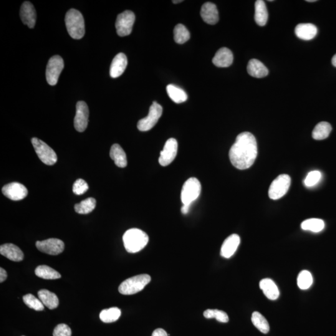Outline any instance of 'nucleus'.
Segmentation results:
<instances>
[{
	"instance_id": "nucleus-1",
	"label": "nucleus",
	"mask_w": 336,
	"mask_h": 336,
	"mask_svg": "<svg viewBox=\"0 0 336 336\" xmlns=\"http://www.w3.org/2000/svg\"><path fill=\"white\" fill-rule=\"evenodd\" d=\"M257 154V143L255 136L251 133L243 132L237 136L230 150L229 158L232 165L244 170L254 165Z\"/></svg>"
},
{
	"instance_id": "nucleus-2",
	"label": "nucleus",
	"mask_w": 336,
	"mask_h": 336,
	"mask_svg": "<svg viewBox=\"0 0 336 336\" xmlns=\"http://www.w3.org/2000/svg\"><path fill=\"white\" fill-rule=\"evenodd\" d=\"M123 241L126 251L135 254L145 248L148 243L149 237L140 229H131L123 235Z\"/></svg>"
},
{
	"instance_id": "nucleus-3",
	"label": "nucleus",
	"mask_w": 336,
	"mask_h": 336,
	"mask_svg": "<svg viewBox=\"0 0 336 336\" xmlns=\"http://www.w3.org/2000/svg\"><path fill=\"white\" fill-rule=\"evenodd\" d=\"M67 30L73 39H80L85 34V23L81 12L77 9H70L65 17Z\"/></svg>"
},
{
	"instance_id": "nucleus-4",
	"label": "nucleus",
	"mask_w": 336,
	"mask_h": 336,
	"mask_svg": "<svg viewBox=\"0 0 336 336\" xmlns=\"http://www.w3.org/2000/svg\"><path fill=\"white\" fill-rule=\"evenodd\" d=\"M151 277L147 274L139 275L125 280L118 288L122 295H131L142 291L151 282Z\"/></svg>"
},
{
	"instance_id": "nucleus-5",
	"label": "nucleus",
	"mask_w": 336,
	"mask_h": 336,
	"mask_svg": "<svg viewBox=\"0 0 336 336\" xmlns=\"http://www.w3.org/2000/svg\"><path fill=\"white\" fill-rule=\"evenodd\" d=\"M201 192L200 181L196 178H191L184 183L182 188L181 199L183 205L191 206L199 198Z\"/></svg>"
},
{
	"instance_id": "nucleus-6",
	"label": "nucleus",
	"mask_w": 336,
	"mask_h": 336,
	"mask_svg": "<svg viewBox=\"0 0 336 336\" xmlns=\"http://www.w3.org/2000/svg\"><path fill=\"white\" fill-rule=\"evenodd\" d=\"M31 142L37 156L43 163L46 165L52 166L57 162L56 153L44 141L37 138H32Z\"/></svg>"
},
{
	"instance_id": "nucleus-7",
	"label": "nucleus",
	"mask_w": 336,
	"mask_h": 336,
	"mask_svg": "<svg viewBox=\"0 0 336 336\" xmlns=\"http://www.w3.org/2000/svg\"><path fill=\"white\" fill-rule=\"evenodd\" d=\"M291 184V178L288 174H281L277 177L270 185L269 195L273 200H277L287 194Z\"/></svg>"
},
{
	"instance_id": "nucleus-8",
	"label": "nucleus",
	"mask_w": 336,
	"mask_h": 336,
	"mask_svg": "<svg viewBox=\"0 0 336 336\" xmlns=\"http://www.w3.org/2000/svg\"><path fill=\"white\" fill-rule=\"evenodd\" d=\"M163 113V107L157 102H154L151 105L147 117L138 122L137 127L141 131L150 130L157 123Z\"/></svg>"
},
{
	"instance_id": "nucleus-9",
	"label": "nucleus",
	"mask_w": 336,
	"mask_h": 336,
	"mask_svg": "<svg viewBox=\"0 0 336 336\" xmlns=\"http://www.w3.org/2000/svg\"><path fill=\"white\" fill-rule=\"evenodd\" d=\"M135 21V14L129 10L118 14L115 23L116 29H117L118 36L124 37L130 35L132 31Z\"/></svg>"
},
{
	"instance_id": "nucleus-10",
	"label": "nucleus",
	"mask_w": 336,
	"mask_h": 336,
	"mask_svg": "<svg viewBox=\"0 0 336 336\" xmlns=\"http://www.w3.org/2000/svg\"><path fill=\"white\" fill-rule=\"evenodd\" d=\"M64 66V60L59 55H54L50 57L45 72L48 84L50 85H55L57 84Z\"/></svg>"
},
{
	"instance_id": "nucleus-11",
	"label": "nucleus",
	"mask_w": 336,
	"mask_h": 336,
	"mask_svg": "<svg viewBox=\"0 0 336 336\" xmlns=\"http://www.w3.org/2000/svg\"><path fill=\"white\" fill-rule=\"evenodd\" d=\"M178 144L176 139L169 138L166 141L163 151H161L159 163L162 166L170 165L178 153Z\"/></svg>"
},
{
	"instance_id": "nucleus-12",
	"label": "nucleus",
	"mask_w": 336,
	"mask_h": 336,
	"mask_svg": "<svg viewBox=\"0 0 336 336\" xmlns=\"http://www.w3.org/2000/svg\"><path fill=\"white\" fill-rule=\"evenodd\" d=\"M2 193L6 198L17 201L26 198L28 194V191L22 184L14 182L5 185L2 188Z\"/></svg>"
},
{
	"instance_id": "nucleus-13",
	"label": "nucleus",
	"mask_w": 336,
	"mask_h": 336,
	"mask_svg": "<svg viewBox=\"0 0 336 336\" xmlns=\"http://www.w3.org/2000/svg\"><path fill=\"white\" fill-rule=\"evenodd\" d=\"M37 249L45 254L57 255L64 251V243L58 239H49L36 243Z\"/></svg>"
},
{
	"instance_id": "nucleus-14",
	"label": "nucleus",
	"mask_w": 336,
	"mask_h": 336,
	"mask_svg": "<svg viewBox=\"0 0 336 336\" xmlns=\"http://www.w3.org/2000/svg\"><path fill=\"white\" fill-rule=\"evenodd\" d=\"M89 110L84 101H79L76 105V114L74 118V127L79 132H83L87 128Z\"/></svg>"
},
{
	"instance_id": "nucleus-15",
	"label": "nucleus",
	"mask_w": 336,
	"mask_h": 336,
	"mask_svg": "<svg viewBox=\"0 0 336 336\" xmlns=\"http://www.w3.org/2000/svg\"><path fill=\"white\" fill-rule=\"evenodd\" d=\"M20 17L24 24L29 28H33L36 21V12L31 2L25 1L22 3L20 9Z\"/></svg>"
},
{
	"instance_id": "nucleus-16",
	"label": "nucleus",
	"mask_w": 336,
	"mask_h": 336,
	"mask_svg": "<svg viewBox=\"0 0 336 336\" xmlns=\"http://www.w3.org/2000/svg\"><path fill=\"white\" fill-rule=\"evenodd\" d=\"M241 243L238 235L232 234L225 240L221 250V255L226 259H229L236 253Z\"/></svg>"
},
{
	"instance_id": "nucleus-17",
	"label": "nucleus",
	"mask_w": 336,
	"mask_h": 336,
	"mask_svg": "<svg viewBox=\"0 0 336 336\" xmlns=\"http://www.w3.org/2000/svg\"><path fill=\"white\" fill-rule=\"evenodd\" d=\"M201 16L206 23L211 25L217 23L219 17L216 5L211 2L204 3L201 7Z\"/></svg>"
},
{
	"instance_id": "nucleus-18",
	"label": "nucleus",
	"mask_w": 336,
	"mask_h": 336,
	"mask_svg": "<svg viewBox=\"0 0 336 336\" xmlns=\"http://www.w3.org/2000/svg\"><path fill=\"white\" fill-rule=\"evenodd\" d=\"M234 60V55L231 50L227 47H222L214 55L212 62L217 67H227L231 65Z\"/></svg>"
},
{
	"instance_id": "nucleus-19",
	"label": "nucleus",
	"mask_w": 336,
	"mask_h": 336,
	"mask_svg": "<svg viewBox=\"0 0 336 336\" xmlns=\"http://www.w3.org/2000/svg\"><path fill=\"white\" fill-rule=\"evenodd\" d=\"M127 58L123 53H119L113 59L110 65V75L112 78H117L124 72L127 66Z\"/></svg>"
},
{
	"instance_id": "nucleus-20",
	"label": "nucleus",
	"mask_w": 336,
	"mask_h": 336,
	"mask_svg": "<svg viewBox=\"0 0 336 336\" xmlns=\"http://www.w3.org/2000/svg\"><path fill=\"white\" fill-rule=\"evenodd\" d=\"M0 254L13 262H21L24 259L23 252L18 247L12 244L1 245Z\"/></svg>"
},
{
	"instance_id": "nucleus-21",
	"label": "nucleus",
	"mask_w": 336,
	"mask_h": 336,
	"mask_svg": "<svg viewBox=\"0 0 336 336\" xmlns=\"http://www.w3.org/2000/svg\"><path fill=\"white\" fill-rule=\"evenodd\" d=\"M295 34L298 38L309 41L317 36L318 29L315 25L311 23H302L297 25Z\"/></svg>"
},
{
	"instance_id": "nucleus-22",
	"label": "nucleus",
	"mask_w": 336,
	"mask_h": 336,
	"mask_svg": "<svg viewBox=\"0 0 336 336\" xmlns=\"http://www.w3.org/2000/svg\"><path fill=\"white\" fill-rule=\"evenodd\" d=\"M247 72L251 76L255 78H263L269 74V70L260 60L253 59L250 60L247 65Z\"/></svg>"
},
{
	"instance_id": "nucleus-23",
	"label": "nucleus",
	"mask_w": 336,
	"mask_h": 336,
	"mask_svg": "<svg viewBox=\"0 0 336 336\" xmlns=\"http://www.w3.org/2000/svg\"><path fill=\"white\" fill-rule=\"evenodd\" d=\"M260 288L269 300H277L280 296L279 289L274 282L270 279L262 280L260 282Z\"/></svg>"
},
{
	"instance_id": "nucleus-24",
	"label": "nucleus",
	"mask_w": 336,
	"mask_h": 336,
	"mask_svg": "<svg viewBox=\"0 0 336 336\" xmlns=\"http://www.w3.org/2000/svg\"><path fill=\"white\" fill-rule=\"evenodd\" d=\"M110 156L114 161L116 166L119 168H125L127 166V159L124 150L118 145L114 144L111 147Z\"/></svg>"
},
{
	"instance_id": "nucleus-25",
	"label": "nucleus",
	"mask_w": 336,
	"mask_h": 336,
	"mask_svg": "<svg viewBox=\"0 0 336 336\" xmlns=\"http://www.w3.org/2000/svg\"><path fill=\"white\" fill-rule=\"evenodd\" d=\"M269 13L266 4L262 0H257L255 4V20L257 24L260 26H264L267 24Z\"/></svg>"
},
{
	"instance_id": "nucleus-26",
	"label": "nucleus",
	"mask_w": 336,
	"mask_h": 336,
	"mask_svg": "<svg viewBox=\"0 0 336 336\" xmlns=\"http://www.w3.org/2000/svg\"><path fill=\"white\" fill-rule=\"evenodd\" d=\"M37 295L43 305L49 309H55L59 306V299L54 293L50 292L47 290H41L37 293Z\"/></svg>"
},
{
	"instance_id": "nucleus-27",
	"label": "nucleus",
	"mask_w": 336,
	"mask_h": 336,
	"mask_svg": "<svg viewBox=\"0 0 336 336\" xmlns=\"http://www.w3.org/2000/svg\"><path fill=\"white\" fill-rule=\"evenodd\" d=\"M168 95L174 102L181 103L186 102L188 99V95L184 90L177 86L169 84L166 87Z\"/></svg>"
},
{
	"instance_id": "nucleus-28",
	"label": "nucleus",
	"mask_w": 336,
	"mask_h": 336,
	"mask_svg": "<svg viewBox=\"0 0 336 336\" xmlns=\"http://www.w3.org/2000/svg\"><path fill=\"white\" fill-rule=\"evenodd\" d=\"M332 130V126L329 123L327 122H320L315 126L314 130L313 131V138L317 140H325L329 136Z\"/></svg>"
},
{
	"instance_id": "nucleus-29",
	"label": "nucleus",
	"mask_w": 336,
	"mask_h": 336,
	"mask_svg": "<svg viewBox=\"0 0 336 336\" xmlns=\"http://www.w3.org/2000/svg\"><path fill=\"white\" fill-rule=\"evenodd\" d=\"M35 274L37 277L45 280H56L60 279L61 275L47 265H40L35 270Z\"/></svg>"
},
{
	"instance_id": "nucleus-30",
	"label": "nucleus",
	"mask_w": 336,
	"mask_h": 336,
	"mask_svg": "<svg viewBox=\"0 0 336 336\" xmlns=\"http://www.w3.org/2000/svg\"><path fill=\"white\" fill-rule=\"evenodd\" d=\"M122 312L119 308L113 307L103 310L100 313V319L105 323L117 322L119 319Z\"/></svg>"
},
{
	"instance_id": "nucleus-31",
	"label": "nucleus",
	"mask_w": 336,
	"mask_h": 336,
	"mask_svg": "<svg viewBox=\"0 0 336 336\" xmlns=\"http://www.w3.org/2000/svg\"><path fill=\"white\" fill-rule=\"evenodd\" d=\"M252 322L253 325L264 334H267L270 331V326L269 322L265 319L264 316L260 314L259 312H255L253 313L252 316Z\"/></svg>"
},
{
	"instance_id": "nucleus-32",
	"label": "nucleus",
	"mask_w": 336,
	"mask_h": 336,
	"mask_svg": "<svg viewBox=\"0 0 336 336\" xmlns=\"http://www.w3.org/2000/svg\"><path fill=\"white\" fill-rule=\"evenodd\" d=\"M325 222L320 219H310L303 221L301 225L302 229L305 231L320 232L325 228Z\"/></svg>"
},
{
	"instance_id": "nucleus-33",
	"label": "nucleus",
	"mask_w": 336,
	"mask_h": 336,
	"mask_svg": "<svg viewBox=\"0 0 336 336\" xmlns=\"http://www.w3.org/2000/svg\"><path fill=\"white\" fill-rule=\"evenodd\" d=\"M96 206V200L94 198H89L75 204V212L80 214H87L94 210Z\"/></svg>"
},
{
	"instance_id": "nucleus-34",
	"label": "nucleus",
	"mask_w": 336,
	"mask_h": 336,
	"mask_svg": "<svg viewBox=\"0 0 336 336\" xmlns=\"http://www.w3.org/2000/svg\"><path fill=\"white\" fill-rule=\"evenodd\" d=\"M174 39L178 44H184L190 39V33L183 24H178L174 27Z\"/></svg>"
},
{
	"instance_id": "nucleus-35",
	"label": "nucleus",
	"mask_w": 336,
	"mask_h": 336,
	"mask_svg": "<svg viewBox=\"0 0 336 336\" xmlns=\"http://www.w3.org/2000/svg\"><path fill=\"white\" fill-rule=\"evenodd\" d=\"M313 279L312 274L307 270H303L298 275L297 283L298 286L301 290L310 289L313 284Z\"/></svg>"
},
{
	"instance_id": "nucleus-36",
	"label": "nucleus",
	"mask_w": 336,
	"mask_h": 336,
	"mask_svg": "<svg viewBox=\"0 0 336 336\" xmlns=\"http://www.w3.org/2000/svg\"><path fill=\"white\" fill-rule=\"evenodd\" d=\"M204 317L207 319L215 318L219 322L223 323H228L229 321L227 313L223 311L218 310H207L204 312Z\"/></svg>"
},
{
	"instance_id": "nucleus-37",
	"label": "nucleus",
	"mask_w": 336,
	"mask_h": 336,
	"mask_svg": "<svg viewBox=\"0 0 336 336\" xmlns=\"http://www.w3.org/2000/svg\"><path fill=\"white\" fill-rule=\"evenodd\" d=\"M22 299H23L25 304L31 309L37 311V312H40V311L44 309V305H43L39 298L35 297L32 294H27L24 296Z\"/></svg>"
},
{
	"instance_id": "nucleus-38",
	"label": "nucleus",
	"mask_w": 336,
	"mask_h": 336,
	"mask_svg": "<svg viewBox=\"0 0 336 336\" xmlns=\"http://www.w3.org/2000/svg\"><path fill=\"white\" fill-rule=\"evenodd\" d=\"M322 178V174L320 171H311L308 174L307 178L305 180V184L307 187H312L317 184Z\"/></svg>"
},
{
	"instance_id": "nucleus-39",
	"label": "nucleus",
	"mask_w": 336,
	"mask_h": 336,
	"mask_svg": "<svg viewBox=\"0 0 336 336\" xmlns=\"http://www.w3.org/2000/svg\"><path fill=\"white\" fill-rule=\"evenodd\" d=\"M88 185L84 179H79L73 185V192L77 195H82L88 191Z\"/></svg>"
},
{
	"instance_id": "nucleus-40",
	"label": "nucleus",
	"mask_w": 336,
	"mask_h": 336,
	"mask_svg": "<svg viewBox=\"0 0 336 336\" xmlns=\"http://www.w3.org/2000/svg\"><path fill=\"white\" fill-rule=\"evenodd\" d=\"M71 330L69 326L65 324L58 325L53 332V336H71Z\"/></svg>"
},
{
	"instance_id": "nucleus-41",
	"label": "nucleus",
	"mask_w": 336,
	"mask_h": 336,
	"mask_svg": "<svg viewBox=\"0 0 336 336\" xmlns=\"http://www.w3.org/2000/svg\"><path fill=\"white\" fill-rule=\"evenodd\" d=\"M151 336H169V335L165 330L161 329V328H158V329L154 331Z\"/></svg>"
},
{
	"instance_id": "nucleus-42",
	"label": "nucleus",
	"mask_w": 336,
	"mask_h": 336,
	"mask_svg": "<svg viewBox=\"0 0 336 336\" xmlns=\"http://www.w3.org/2000/svg\"><path fill=\"white\" fill-rule=\"evenodd\" d=\"M7 277V273L5 270L1 268L0 269V282L2 283L6 280Z\"/></svg>"
},
{
	"instance_id": "nucleus-43",
	"label": "nucleus",
	"mask_w": 336,
	"mask_h": 336,
	"mask_svg": "<svg viewBox=\"0 0 336 336\" xmlns=\"http://www.w3.org/2000/svg\"><path fill=\"white\" fill-rule=\"evenodd\" d=\"M190 206L189 205H183L181 208L182 213L183 214H187L188 213L189 209H190Z\"/></svg>"
},
{
	"instance_id": "nucleus-44",
	"label": "nucleus",
	"mask_w": 336,
	"mask_h": 336,
	"mask_svg": "<svg viewBox=\"0 0 336 336\" xmlns=\"http://www.w3.org/2000/svg\"><path fill=\"white\" fill-rule=\"evenodd\" d=\"M332 64L336 67V54L333 56L332 59Z\"/></svg>"
},
{
	"instance_id": "nucleus-45",
	"label": "nucleus",
	"mask_w": 336,
	"mask_h": 336,
	"mask_svg": "<svg viewBox=\"0 0 336 336\" xmlns=\"http://www.w3.org/2000/svg\"><path fill=\"white\" fill-rule=\"evenodd\" d=\"M182 1H182V0H180V1H173V2H174V3L176 4V3H179V2H181Z\"/></svg>"
},
{
	"instance_id": "nucleus-46",
	"label": "nucleus",
	"mask_w": 336,
	"mask_h": 336,
	"mask_svg": "<svg viewBox=\"0 0 336 336\" xmlns=\"http://www.w3.org/2000/svg\"><path fill=\"white\" fill-rule=\"evenodd\" d=\"M308 2H315L316 1L315 0H307Z\"/></svg>"
}]
</instances>
